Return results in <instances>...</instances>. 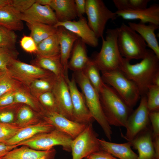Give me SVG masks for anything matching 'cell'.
Masks as SVG:
<instances>
[{"instance_id": "484cf974", "label": "cell", "mask_w": 159, "mask_h": 159, "mask_svg": "<svg viewBox=\"0 0 159 159\" xmlns=\"http://www.w3.org/2000/svg\"><path fill=\"white\" fill-rule=\"evenodd\" d=\"M37 55L31 64L48 71L57 77H65L66 74L60 61V57H48Z\"/></svg>"}, {"instance_id": "52a82bcc", "label": "cell", "mask_w": 159, "mask_h": 159, "mask_svg": "<svg viewBox=\"0 0 159 159\" xmlns=\"http://www.w3.org/2000/svg\"><path fill=\"white\" fill-rule=\"evenodd\" d=\"M86 12L89 27L99 39L103 37L107 21L118 17L115 12L110 10L102 0H86Z\"/></svg>"}, {"instance_id": "d6986e66", "label": "cell", "mask_w": 159, "mask_h": 159, "mask_svg": "<svg viewBox=\"0 0 159 159\" xmlns=\"http://www.w3.org/2000/svg\"><path fill=\"white\" fill-rule=\"evenodd\" d=\"M127 141L137 150L138 159H153L155 158L152 130L147 128L133 139Z\"/></svg>"}, {"instance_id": "2e32d148", "label": "cell", "mask_w": 159, "mask_h": 159, "mask_svg": "<svg viewBox=\"0 0 159 159\" xmlns=\"http://www.w3.org/2000/svg\"><path fill=\"white\" fill-rule=\"evenodd\" d=\"M21 19L26 23H42L54 26L58 22L55 12L49 6L36 3L21 13Z\"/></svg>"}, {"instance_id": "44dd1931", "label": "cell", "mask_w": 159, "mask_h": 159, "mask_svg": "<svg viewBox=\"0 0 159 159\" xmlns=\"http://www.w3.org/2000/svg\"><path fill=\"white\" fill-rule=\"evenodd\" d=\"M69 59L68 69L74 72L83 71L91 61L87 54L86 44L79 38L74 45Z\"/></svg>"}, {"instance_id": "f546056e", "label": "cell", "mask_w": 159, "mask_h": 159, "mask_svg": "<svg viewBox=\"0 0 159 159\" xmlns=\"http://www.w3.org/2000/svg\"><path fill=\"white\" fill-rule=\"evenodd\" d=\"M31 32L30 36L37 45L42 40L56 32L57 28L54 26L42 23H26Z\"/></svg>"}, {"instance_id": "f907efd6", "label": "cell", "mask_w": 159, "mask_h": 159, "mask_svg": "<svg viewBox=\"0 0 159 159\" xmlns=\"http://www.w3.org/2000/svg\"><path fill=\"white\" fill-rule=\"evenodd\" d=\"M52 0H36V3L44 6H49Z\"/></svg>"}, {"instance_id": "816d5d0a", "label": "cell", "mask_w": 159, "mask_h": 159, "mask_svg": "<svg viewBox=\"0 0 159 159\" xmlns=\"http://www.w3.org/2000/svg\"><path fill=\"white\" fill-rule=\"evenodd\" d=\"M152 85L159 86V73L157 74L154 77Z\"/></svg>"}, {"instance_id": "f6af8a7d", "label": "cell", "mask_w": 159, "mask_h": 159, "mask_svg": "<svg viewBox=\"0 0 159 159\" xmlns=\"http://www.w3.org/2000/svg\"><path fill=\"white\" fill-rule=\"evenodd\" d=\"M15 91L8 92L0 97V108L14 104Z\"/></svg>"}, {"instance_id": "11a10c76", "label": "cell", "mask_w": 159, "mask_h": 159, "mask_svg": "<svg viewBox=\"0 0 159 159\" xmlns=\"http://www.w3.org/2000/svg\"><path fill=\"white\" fill-rule=\"evenodd\" d=\"M153 159H157V158H153Z\"/></svg>"}, {"instance_id": "d4e9b609", "label": "cell", "mask_w": 159, "mask_h": 159, "mask_svg": "<svg viewBox=\"0 0 159 159\" xmlns=\"http://www.w3.org/2000/svg\"><path fill=\"white\" fill-rule=\"evenodd\" d=\"M101 150L107 151L118 159H138V155L131 148L130 143H117L98 139Z\"/></svg>"}, {"instance_id": "ab89813d", "label": "cell", "mask_w": 159, "mask_h": 159, "mask_svg": "<svg viewBox=\"0 0 159 159\" xmlns=\"http://www.w3.org/2000/svg\"><path fill=\"white\" fill-rule=\"evenodd\" d=\"M18 54L16 49L0 47V70L8 72V67L13 60L17 59Z\"/></svg>"}, {"instance_id": "4316f807", "label": "cell", "mask_w": 159, "mask_h": 159, "mask_svg": "<svg viewBox=\"0 0 159 159\" xmlns=\"http://www.w3.org/2000/svg\"><path fill=\"white\" fill-rule=\"evenodd\" d=\"M37 46L36 55L45 57H60V47L56 32L42 41Z\"/></svg>"}, {"instance_id": "74e56055", "label": "cell", "mask_w": 159, "mask_h": 159, "mask_svg": "<svg viewBox=\"0 0 159 159\" xmlns=\"http://www.w3.org/2000/svg\"><path fill=\"white\" fill-rule=\"evenodd\" d=\"M147 105L149 112L159 111V86L152 85L148 88Z\"/></svg>"}, {"instance_id": "f5cc1de1", "label": "cell", "mask_w": 159, "mask_h": 159, "mask_svg": "<svg viewBox=\"0 0 159 159\" xmlns=\"http://www.w3.org/2000/svg\"><path fill=\"white\" fill-rule=\"evenodd\" d=\"M10 0H0V8L10 3Z\"/></svg>"}, {"instance_id": "d590c367", "label": "cell", "mask_w": 159, "mask_h": 159, "mask_svg": "<svg viewBox=\"0 0 159 159\" xmlns=\"http://www.w3.org/2000/svg\"><path fill=\"white\" fill-rule=\"evenodd\" d=\"M26 126L19 124L15 122L11 123L0 122V142L5 143Z\"/></svg>"}, {"instance_id": "7c38bea8", "label": "cell", "mask_w": 159, "mask_h": 159, "mask_svg": "<svg viewBox=\"0 0 159 159\" xmlns=\"http://www.w3.org/2000/svg\"><path fill=\"white\" fill-rule=\"evenodd\" d=\"M65 79L71 95L74 121L85 125L92 123L94 120L87 107L83 95L77 87L74 74L70 79L68 75L65 76Z\"/></svg>"}, {"instance_id": "9a60e30c", "label": "cell", "mask_w": 159, "mask_h": 159, "mask_svg": "<svg viewBox=\"0 0 159 159\" xmlns=\"http://www.w3.org/2000/svg\"><path fill=\"white\" fill-rule=\"evenodd\" d=\"M57 28L62 26L73 33L86 44L95 47L98 44V39L88 25L86 19L83 16L77 21L59 22L54 26Z\"/></svg>"}, {"instance_id": "7bdbcfd3", "label": "cell", "mask_w": 159, "mask_h": 159, "mask_svg": "<svg viewBox=\"0 0 159 159\" xmlns=\"http://www.w3.org/2000/svg\"><path fill=\"white\" fill-rule=\"evenodd\" d=\"M36 0H10V4L22 13L29 9Z\"/></svg>"}, {"instance_id": "6da1fadb", "label": "cell", "mask_w": 159, "mask_h": 159, "mask_svg": "<svg viewBox=\"0 0 159 159\" xmlns=\"http://www.w3.org/2000/svg\"><path fill=\"white\" fill-rule=\"evenodd\" d=\"M130 62L123 58L120 70L136 84L141 96L146 95L148 87L159 73V58L152 50L147 49L140 62L132 64Z\"/></svg>"}, {"instance_id": "277c9868", "label": "cell", "mask_w": 159, "mask_h": 159, "mask_svg": "<svg viewBox=\"0 0 159 159\" xmlns=\"http://www.w3.org/2000/svg\"><path fill=\"white\" fill-rule=\"evenodd\" d=\"M73 74L76 83L82 90L91 115L100 125L107 138L111 140L112 129L104 114L99 93L90 83L83 71L74 72Z\"/></svg>"}, {"instance_id": "8992f818", "label": "cell", "mask_w": 159, "mask_h": 159, "mask_svg": "<svg viewBox=\"0 0 159 159\" xmlns=\"http://www.w3.org/2000/svg\"><path fill=\"white\" fill-rule=\"evenodd\" d=\"M101 73L104 82L112 87L127 105L132 109L141 96L136 84L120 70Z\"/></svg>"}, {"instance_id": "681fc988", "label": "cell", "mask_w": 159, "mask_h": 159, "mask_svg": "<svg viewBox=\"0 0 159 159\" xmlns=\"http://www.w3.org/2000/svg\"><path fill=\"white\" fill-rule=\"evenodd\" d=\"M153 142L155 152V158L159 159V137H153Z\"/></svg>"}, {"instance_id": "30bf717a", "label": "cell", "mask_w": 159, "mask_h": 159, "mask_svg": "<svg viewBox=\"0 0 159 159\" xmlns=\"http://www.w3.org/2000/svg\"><path fill=\"white\" fill-rule=\"evenodd\" d=\"M8 69L13 78L28 88L34 80L54 75L48 71L17 59L13 60Z\"/></svg>"}, {"instance_id": "f35d334b", "label": "cell", "mask_w": 159, "mask_h": 159, "mask_svg": "<svg viewBox=\"0 0 159 159\" xmlns=\"http://www.w3.org/2000/svg\"><path fill=\"white\" fill-rule=\"evenodd\" d=\"M23 104H13L0 108V122L11 123L14 122L18 110Z\"/></svg>"}, {"instance_id": "3957f363", "label": "cell", "mask_w": 159, "mask_h": 159, "mask_svg": "<svg viewBox=\"0 0 159 159\" xmlns=\"http://www.w3.org/2000/svg\"><path fill=\"white\" fill-rule=\"evenodd\" d=\"M100 51L92 59L101 72L120 70L123 58L117 44V28L107 30Z\"/></svg>"}, {"instance_id": "83f0119b", "label": "cell", "mask_w": 159, "mask_h": 159, "mask_svg": "<svg viewBox=\"0 0 159 159\" xmlns=\"http://www.w3.org/2000/svg\"><path fill=\"white\" fill-rule=\"evenodd\" d=\"M19 148H15L8 152L1 159H38L47 155L53 150H39L22 145Z\"/></svg>"}, {"instance_id": "7a4b0ae2", "label": "cell", "mask_w": 159, "mask_h": 159, "mask_svg": "<svg viewBox=\"0 0 159 159\" xmlns=\"http://www.w3.org/2000/svg\"><path fill=\"white\" fill-rule=\"evenodd\" d=\"M99 95L104 114L109 125L125 127L132 109L112 87L104 82Z\"/></svg>"}, {"instance_id": "8d00e7d4", "label": "cell", "mask_w": 159, "mask_h": 159, "mask_svg": "<svg viewBox=\"0 0 159 159\" xmlns=\"http://www.w3.org/2000/svg\"><path fill=\"white\" fill-rule=\"evenodd\" d=\"M17 38L14 31L0 25V47L15 49Z\"/></svg>"}, {"instance_id": "4dcf8cb0", "label": "cell", "mask_w": 159, "mask_h": 159, "mask_svg": "<svg viewBox=\"0 0 159 159\" xmlns=\"http://www.w3.org/2000/svg\"><path fill=\"white\" fill-rule=\"evenodd\" d=\"M57 77L52 75L36 79L30 85L29 88L32 94L38 99L42 94L52 91Z\"/></svg>"}, {"instance_id": "60d3db41", "label": "cell", "mask_w": 159, "mask_h": 159, "mask_svg": "<svg viewBox=\"0 0 159 159\" xmlns=\"http://www.w3.org/2000/svg\"><path fill=\"white\" fill-rule=\"evenodd\" d=\"M38 99L46 112L59 113L55 98L52 91L42 94Z\"/></svg>"}, {"instance_id": "836d02e7", "label": "cell", "mask_w": 159, "mask_h": 159, "mask_svg": "<svg viewBox=\"0 0 159 159\" xmlns=\"http://www.w3.org/2000/svg\"><path fill=\"white\" fill-rule=\"evenodd\" d=\"M100 71L92 59L83 71L90 83L99 93L104 83Z\"/></svg>"}, {"instance_id": "603a6c76", "label": "cell", "mask_w": 159, "mask_h": 159, "mask_svg": "<svg viewBox=\"0 0 159 159\" xmlns=\"http://www.w3.org/2000/svg\"><path fill=\"white\" fill-rule=\"evenodd\" d=\"M21 13L10 4L0 8V25L14 31L24 28Z\"/></svg>"}, {"instance_id": "d6a6232c", "label": "cell", "mask_w": 159, "mask_h": 159, "mask_svg": "<svg viewBox=\"0 0 159 159\" xmlns=\"http://www.w3.org/2000/svg\"><path fill=\"white\" fill-rule=\"evenodd\" d=\"M24 86L13 78L8 72L0 70V97L8 92L16 91Z\"/></svg>"}, {"instance_id": "5bb4252c", "label": "cell", "mask_w": 159, "mask_h": 159, "mask_svg": "<svg viewBox=\"0 0 159 159\" xmlns=\"http://www.w3.org/2000/svg\"><path fill=\"white\" fill-rule=\"evenodd\" d=\"M52 92L59 113L74 121L71 96L65 77H57Z\"/></svg>"}, {"instance_id": "cb8c5ba5", "label": "cell", "mask_w": 159, "mask_h": 159, "mask_svg": "<svg viewBox=\"0 0 159 159\" xmlns=\"http://www.w3.org/2000/svg\"><path fill=\"white\" fill-rule=\"evenodd\" d=\"M50 6L58 22L74 20L77 17L74 0H52Z\"/></svg>"}, {"instance_id": "ffe728a7", "label": "cell", "mask_w": 159, "mask_h": 159, "mask_svg": "<svg viewBox=\"0 0 159 159\" xmlns=\"http://www.w3.org/2000/svg\"><path fill=\"white\" fill-rule=\"evenodd\" d=\"M55 129L52 125L43 120L40 121L23 127L14 137L4 143L10 145H17L37 134L49 132Z\"/></svg>"}, {"instance_id": "9c48e42d", "label": "cell", "mask_w": 159, "mask_h": 159, "mask_svg": "<svg viewBox=\"0 0 159 159\" xmlns=\"http://www.w3.org/2000/svg\"><path fill=\"white\" fill-rule=\"evenodd\" d=\"M97 137L92 123L87 125L83 131L72 140L71 148L72 159H83L101 150Z\"/></svg>"}, {"instance_id": "b9f144b4", "label": "cell", "mask_w": 159, "mask_h": 159, "mask_svg": "<svg viewBox=\"0 0 159 159\" xmlns=\"http://www.w3.org/2000/svg\"><path fill=\"white\" fill-rule=\"evenodd\" d=\"M20 44L22 48L26 52L36 54L37 46L32 38L30 36L24 35L21 39Z\"/></svg>"}, {"instance_id": "7402d4cb", "label": "cell", "mask_w": 159, "mask_h": 159, "mask_svg": "<svg viewBox=\"0 0 159 159\" xmlns=\"http://www.w3.org/2000/svg\"><path fill=\"white\" fill-rule=\"evenodd\" d=\"M128 25L142 37L147 46L159 58V45L155 33V31L159 29V25L152 23L146 25L140 22L138 23L130 22Z\"/></svg>"}, {"instance_id": "ee69618b", "label": "cell", "mask_w": 159, "mask_h": 159, "mask_svg": "<svg viewBox=\"0 0 159 159\" xmlns=\"http://www.w3.org/2000/svg\"><path fill=\"white\" fill-rule=\"evenodd\" d=\"M149 117L152 124L153 137H159V112H149Z\"/></svg>"}, {"instance_id": "8fae6325", "label": "cell", "mask_w": 159, "mask_h": 159, "mask_svg": "<svg viewBox=\"0 0 159 159\" xmlns=\"http://www.w3.org/2000/svg\"><path fill=\"white\" fill-rule=\"evenodd\" d=\"M149 112L146 95L142 96L139 106L127 118L125 126L126 134L125 136L122 134V137L127 141L132 140L147 128L149 120Z\"/></svg>"}, {"instance_id": "e575fe53", "label": "cell", "mask_w": 159, "mask_h": 159, "mask_svg": "<svg viewBox=\"0 0 159 159\" xmlns=\"http://www.w3.org/2000/svg\"><path fill=\"white\" fill-rule=\"evenodd\" d=\"M150 0H113L115 7L118 11L135 10L147 7Z\"/></svg>"}, {"instance_id": "f1b7e54d", "label": "cell", "mask_w": 159, "mask_h": 159, "mask_svg": "<svg viewBox=\"0 0 159 159\" xmlns=\"http://www.w3.org/2000/svg\"><path fill=\"white\" fill-rule=\"evenodd\" d=\"M14 104L26 105L34 111L43 114L45 111L38 99L31 93L29 88L24 86L14 92Z\"/></svg>"}, {"instance_id": "bcb514c9", "label": "cell", "mask_w": 159, "mask_h": 159, "mask_svg": "<svg viewBox=\"0 0 159 159\" xmlns=\"http://www.w3.org/2000/svg\"><path fill=\"white\" fill-rule=\"evenodd\" d=\"M86 158L87 159H118L109 153L102 150L92 153Z\"/></svg>"}, {"instance_id": "1f68e13d", "label": "cell", "mask_w": 159, "mask_h": 159, "mask_svg": "<svg viewBox=\"0 0 159 159\" xmlns=\"http://www.w3.org/2000/svg\"><path fill=\"white\" fill-rule=\"evenodd\" d=\"M43 114L36 112L28 106L22 104L17 113L15 122L23 125L34 124L40 121Z\"/></svg>"}, {"instance_id": "5b68a950", "label": "cell", "mask_w": 159, "mask_h": 159, "mask_svg": "<svg viewBox=\"0 0 159 159\" xmlns=\"http://www.w3.org/2000/svg\"><path fill=\"white\" fill-rule=\"evenodd\" d=\"M117 44L122 57L130 61L142 59L147 45L142 37L128 25L122 23L117 28Z\"/></svg>"}, {"instance_id": "4fadbf2b", "label": "cell", "mask_w": 159, "mask_h": 159, "mask_svg": "<svg viewBox=\"0 0 159 159\" xmlns=\"http://www.w3.org/2000/svg\"><path fill=\"white\" fill-rule=\"evenodd\" d=\"M42 120L52 125L55 128L74 139L85 129L87 125L70 120L60 113L45 112Z\"/></svg>"}, {"instance_id": "ba28073f", "label": "cell", "mask_w": 159, "mask_h": 159, "mask_svg": "<svg viewBox=\"0 0 159 159\" xmlns=\"http://www.w3.org/2000/svg\"><path fill=\"white\" fill-rule=\"evenodd\" d=\"M72 139L68 135L55 129L47 132L37 134L17 145H25L37 150H50L54 146L60 145L64 150L71 151Z\"/></svg>"}, {"instance_id": "db71d44e", "label": "cell", "mask_w": 159, "mask_h": 159, "mask_svg": "<svg viewBox=\"0 0 159 159\" xmlns=\"http://www.w3.org/2000/svg\"><path fill=\"white\" fill-rule=\"evenodd\" d=\"M53 152H54L53 150L48 155L43 156L38 159H47L49 157L50 155L53 153Z\"/></svg>"}, {"instance_id": "ac0fdd59", "label": "cell", "mask_w": 159, "mask_h": 159, "mask_svg": "<svg viewBox=\"0 0 159 159\" xmlns=\"http://www.w3.org/2000/svg\"><path fill=\"white\" fill-rule=\"evenodd\" d=\"M57 34L60 49V61L66 74L67 65L74 45L79 38L76 35L64 27H57Z\"/></svg>"}, {"instance_id": "c3c4849f", "label": "cell", "mask_w": 159, "mask_h": 159, "mask_svg": "<svg viewBox=\"0 0 159 159\" xmlns=\"http://www.w3.org/2000/svg\"><path fill=\"white\" fill-rule=\"evenodd\" d=\"M18 145H7L4 143L0 142V159L2 158L8 152L16 148Z\"/></svg>"}, {"instance_id": "e0dca14e", "label": "cell", "mask_w": 159, "mask_h": 159, "mask_svg": "<svg viewBox=\"0 0 159 159\" xmlns=\"http://www.w3.org/2000/svg\"><path fill=\"white\" fill-rule=\"evenodd\" d=\"M118 17L128 20H139L145 24L152 23L159 25V5L153 4L145 8L135 10H117Z\"/></svg>"}, {"instance_id": "7dc6e473", "label": "cell", "mask_w": 159, "mask_h": 159, "mask_svg": "<svg viewBox=\"0 0 159 159\" xmlns=\"http://www.w3.org/2000/svg\"><path fill=\"white\" fill-rule=\"evenodd\" d=\"M77 17H82L85 13L86 0H74Z\"/></svg>"}]
</instances>
